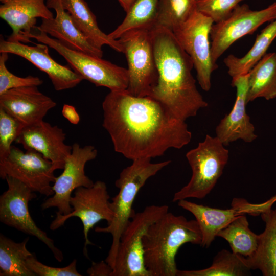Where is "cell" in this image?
Segmentation results:
<instances>
[{
	"mask_svg": "<svg viewBox=\"0 0 276 276\" xmlns=\"http://www.w3.org/2000/svg\"><path fill=\"white\" fill-rule=\"evenodd\" d=\"M102 106V126L114 151L127 159L160 156L191 140L185 121L150 96L135 97L127 90L110 91Z\"/></svg>",
	"mask_w": 276,
	"mask_h": 276,
	"instance_id": "1",
	"label": "cell"
},
{
	"mask_svg": "<svg viewBox=\"0 0 276 276\" xmlns=\"http://www.w3.org/2000/svg\"><path fill=\"white\" fill-rule=\"evenodd\" d=\"M150 31L158 79L148 96L162 103L175 117L186 121L208 106L192 74L193 61L172 32L162 28Z\"/></svg>",
	"mask_w": 276,
	"mask_h": 276,
	"instance_id": "2",
	"label": "cell"
},
{
	"mask_svg": "<svg viewBox=\"0 0 276 276\" xmlns=\"http://www.w3.org/2000/svg\"><path fill=\"white\" fill-rule=\"evenodd\" d=\"M202 236L196 220L168 212L153 223L143 239L144 259L151 276H176L175 257L179 248L200 245Z\"/></svg>",
	"mask_w": 276,
	"mask_h": 276,
	"instance_id": "3",
	"label": "cell"
},
{
	"mask_svg": "<svg viewBox=\"0 0 276 276\" xmlns=\"http://www.w3.org/2000/svg\"><path fill=\"white\" fill-rule=\"evenodd\" d=\"M150 158L132 160V164L120 172L115 186L118 193L112 199L110 207L114 216L112 221L104 227H96L97 233L110 234L112 243L105 261L113 269L122 234L134 215L132 206L135 199L146 182L162 169L170 164L165 160L153 163Z\"/></svg>",
	"mask_w": 276,
	"mask_h": 276,
	"instance_id": "4",
	"label": "cell"
},
{
	"mask_svg": "<svg viewBox=\"0 0 276 276\" xmlns=\"http://www.w3.org/2000/svg\"><path fill=\"white\" fill-rule=\"evenodd\" d=\"M186 156L192 176L189 182L174 194L173 202L190 198L202 199L209 194L227 163L229 151L217 137L206 134Z\"/></svg>",
	"mask_w": 276,
	"mask_h": 276,
	"instance_id": "5",
	"label": "cell"
},
{
	"mask_svg": "<svg viewBox=\"0 0 276 276\" xmlns=\"http://www.w3.org/2000/svg\"><path fill=\"white\" fill-rule=\"evenodd\" d=\"M30 37L55 50L72 70L96 86L105 87L110 91L127 89L129 82L127 68L101 57L71 49L43 32H33Z\"/></svg>",
	"mask_w": 276,
	"mask_h": 276,
	"instance_id": "6",
	"label": "cell"
},
{
	"mask_svg": "<svg viewBox=\"0 0 276 276\" xmlns=\"http://www.w3.org/2000/svg\"><path fill=\"white\" fill-rule=\"evenodd\" d=\"M118 40L127 61L129 82L127 91L135 97L148 96L158 79L150 30H130Z\"/></svg>",
	"mask_w": 276,
	"mask_h": 276,
	"instance_id": "7",
	"label": "cell"
},
{
	"mask_svg": "<svg viewBox=\"0 0 276 276\" xmlns=\"http://www.w3.org/2000/svg\"><path fill=\"white\" fill-rule=\"evenodd\" d=\"M168 210L166 205H151L134 214L121 237L112 276H151L144 262L143 237Z\"/></svg>",
	"mask_w": 276,
	"mask_h": 276,
	"instance_id": "8",
	"label": "cell"
},
{
	"mask_svg": "<svg viewBox=\"0 0 276 276\" xmlns=\"http://www.w3.org/2000/svg\"><path fill=\"white\" fill-rule=\"evenodd\" d=\"M213 21L196 10L190 17L172 32L177 41L191 58L201 88L208 91L211 75L218 68L212 58L210 42Z\"/></svg>",
	"mask_w": 276,
	"mask_h": 276,
	"instance_id": "9",
	"label": "cell"
},
{
	"mask_svg": "<svg viewBox=\"0 0 276 276\" xmlns=\"http://www.w3.org/2000/svg\"><path fill=\"white\" fill-rule=\"evenodd\" d=\"M8 189L0 196V221L5 225L34 236L44 243L58 262L63 259L62 251L54 245L46 232L39 228L33 220L29 202L36 197L35 192L19 180L7 176Z\"/></svg>",
	"mask_w": 276,
	"mask_h": 276,
	"instance_id": "10",
	"label": "cell"
},
{
	"mask_svg": "<svg viewBox=\"0 0 276 276\" xmlns=\"http://www.w3.org/2000/svg\"><path fill=\"white\" fill-rule=\"evenodd\" d=\"M109 198L106 185L102 181L98 180L90 187L76 189L70 199L72 211L66 215L56 212L50 229L56 230L64 225L69 218H79L83 227L85 240L83 252L87 257V246L93 244L88 238L90 230L101 220H106L108 224L113 219L114 213L110 207Z\"/></svg>",
	"mask_w": 276,
	"mask_h": 276,
	"instance_id": "11",
	"label": "cell"
},
{
	"mask_svg": "<svg viewBox=\"0 0 276 276\" xmlns=\"http://www.w3.org/2000/svg\"><path fill=\"white\" fill-rule=\"evenodd\" d=\"M276 19V2L260 10H252L249 6L239 4L223 21L213 24L210 32L211 56L217 64L218 58L236 40L253 33L266 22Z\"/></svg>",
	"mask_w": 276,
	"mask_h": 276,
	"instance_id": "12",
	"label": "cell"
},
{
	"mask_svg": "<svg viewBox=\"0 0 276 276\" xmlns=\"http://www.w3.org/2000/svg\"><path fill=\"white\" fill-rule=\"evenodd\" d=\"M52 163L39 152L12 145L9 154L0 160V177L14 178L34 192L45 196L54 194L52 183L56 176Z\"/></svg>",
	"mask_w": 276,
	"mask_h": 276,
	"instance_id": "13",
	"label": "cell"
},
{
	"mask_svg": "<svg viewBox=\"0 0 276 276\" xmlns=\"http://www.w3.org/2000/svg\"><path fill=\"white\" fill-rule=\"evenodd\" d=\"M97 154L94 146L81 147L78 143L73 144L71 153L65 159L63 172L56 177L52 185L54 194L42 203L41 209L56 208L57 212L60 214L70 213L73 210L70 204L72 193L79 187H90L94 183L85 174V166Z\"/></svg>",
	"mask_w": 276,
	"mask_h": 276,
	"instance_id": "14",
	"label": "cell"
},
{
	"mask_svg": "<svg viewBox=\"0 0 276 276\" xmlns=\"http://www.w3.org/2000/svg\"><path fill=\"white\" fill-rule=\"evenodd\" d=\"M8 53L20 56L47 74L56 91L73 88L83 78L71 67L56 62L50 55L49 46L34 43L31 46L25 43L0 39V53Z\"/></svg>",
	"mask_w": 276,
	"mask_h": 276,
	"instance_id": "15",
	"label": "cell"
},
{
	"mask_svg": "<svg viewBox=\"0 0 276 276\" xmlns=\"http://www.w3.org/2000/svg\"><path fill=\"white\" fill-rule=\"evenodd\" d=\"M178 205L195 217L199 227L202 239L200 246L209 247L217 234L237 216L248 214L259 215V204H252L242 198H234L228 209L213 208L186 199L178 201Z\"/></svg>",
	"mask_w": 276,
	"mask_h": 276,
	"instance_id": "16",
	"label": "cell"
},
{
	"mask_svg": "<svg viewBox=\"0 0 276 276\" xmlns=\"http://www.w3.org/2000/svg\"><path fill=\"white\" fill-rule=\"evenodd\" d=\"M66 133L57 125L41 121L23 128L16 143L25 150L40 153L52 164L55 171L63 169L66 158L71 154L72 145L65 144Z\"/></svg>",
	"mask_w": 276,
	"mask_h": 276,
	"instance_id": "17",
	"label": "cell"
},
{
	"mask_svg": "<svg viewBox=\"0 0 276 276\" xmlns=\"http://www.w3.org/2000/svg\"><path fill=\"white\" fill-rule=\"evenodd\" d=\"M56 105V102L35 86L13 88L0 95V107L24 127L43 121Z\"/></svg>",
	"mask_w": 276,
	"mask_h": 276,
	"instance_id": "18",
	"label": "cell"
},
{
	"mask_svg": "<svg viewBox=\"0 0 276 276\" xmlns=\"http://www.w3.org/2000/svg\"><path fill=\"white\" fill-rule=\"evenodd\" d=\"M231 84L236 89L233 107L215 129L216 136L225 146L239 139L250 143L257 137L246 109L248 103V74L233 78Z\"/></svg>",
	"mask_w": 276,
	"mask_h": 276,
	"instance_id": "19",
	"label": "cell"
},
{
	"mask_svg": "<svg viewBox=\"0 0 276 276\" xmlns=\"http://www.w3.org/2000/svg\"><path fill=\"white\" fill-rule=\"evenodd\" d=\"M0 17L11 27L7 40L24 43L31 42L30 36L36 28L37 19L54 18L44 0H3Z\"/></svg>",
	"mask_w": 276,
	"mask_h": 276,
	"instance_id": "20",
	"label": "cell"
},
{
	"mask_svg": "<svg viewBox=\"0 0 276 276\" xmlns=\"http://www.w3.org/2000/svg\"><path fill=\"white\" fill-rule=\"evenodd\" d=\"M49 9L55 11V17L41 19L36 29L54 37L65 47L76 51L102 57L103 51L93 45L76 27L70 14L63 7L61 0H47Z\"/></svg>",
	"mask_w": 276,
	"mask_h": 276,
	"instance_id": "21",
	"label": "cell"
},
{
	"mask_svg": "<svg viewBox=\"0 0 276 276\" xmlns=\"http://www.w3.org/2000/svg\"><path fill=\"white\" fill-rule=\"evenodd\" d=\"M61 2L76 27L93 45L100 49L108 45L118 52L123 53L119 41L110 38L99 28L95 15L84 0H61Z\"/></svg>",
	"mask_w": 276,
	"mask_h": 276,
	"instance_id": "22",
	"label": "cell"
},
{
	"mask_svg": "<svg viewBox=\"0 0 276 276\" xmlns=\"http://www.w3.org/2000/svg\"><path fill=\"white\" fill-rule=\"evenodd\" d=\"M265 223L259 234L257 250L251 258H245L250 269H259L264 276H276V209H269L261 214Z\"/></svg>",
	"mask_w": 276,
	"mask_h": 276,
	"instance_id": "23",
	"label": "cell"
},
{
	"mask_svg": "<svg viewBox=\"0 0 276 276\" xmlns=\"http://www.w3.org/2000/svg\"><path fill=\"white\" fill-rule=\"evenodd\" d=\"M276 98V53H266L248 73L247 102Z\"/></svg>",
	"mask_w": 276,
	"mask_h": 276,
	"instance_id": "24",
	"label": "cell"
},
{
	"mask_svg": "<svg viewBox=\"0 0 276 276\" xmlns=\"http://www.w3.org/2000/svg\"><path fill=\"white\" fill-rule=\"evenodd\" d=\"M276 38V19L264 28L256 38L252 48L243 57L229 55L223 62L232 78L247 74L266 54L268 48Z\"/></svg>",
	"mask_w": 276,
	"mask_h": 276,
	"instance_id": "25",
	"label": "cell"
},
{
	"mask_svg": "<svg viewBox=\"0 0 276 276\" xmlns=\"http://www.w3.org/2000/svg\"><path fill=\"white\" fill-rule=\"evenodd\" d=\"M29 238L15 242L0 235V275L36 276L28 268L27 261L33 253L27 248Z\"/></svg>",
	"mask_w": 276,
	"mask_h": 276,
	"instance_id": "26",
	"label": "cell"
},
{
	"mask_svg": "<svg viewBox=\"0 0 276 276\" xmlns=\"http://www.w3.org/2000/svg\"><path fill=\"white\" fill-rule=\"evenodd\" d=\"M217 237L227 241L232 252L246 258L252 257L258 247L259 236L249 228L246 214L237 216Z\"/></svg>",
	"mask_w": 276,
	"mask_h": 276,
	"instance_id": "27",
	"label": "cell"
},
{
	"mask_svg": "<svg viewBox=\"0 0 276 276\" xmlns=\"http://www.w3.org/2000/svg\"><path fill=\"white\" fill-rule=\"evenodd\" d=\"M245 258L226 249L214 257L212 265L199 270H178L176 276H245L250 274Z\"/></svg>",
	"mask_w": 276,
	"mask_h": 276,
	"instance_id": "28",
	"label": "cell"
},
{
	"mask_svg": "<svg viewBox=\"0 0 276 276\" xmlns=\"http://www.w3.org/2000/svg\"><path fill=\"white\" fill-rule=\"evenodd\" d=\"M159 0H136L126 12L123 21L108 34L117 40L127 31L135 29L152 30L156 17Z\"/></svg>",
	"mask_w": 276,
	"mask_h": 276,
	"instance_id": "29",
	"label": "cell"
},
{
	"mask_svg": "<svg viewBox=\"0 0 276 276\" xmlns=\"http://www.w3.org/2000/svg\"><path fill=\"white\" fill-rule=\"evenodd\" d=\"M196 10V0H159L153 28L173 32Z\"/></svg>",
	"mask_w": 276,
	"mask_h": 276,
	"instance_id": "30",
	"label": "cell"
},
{
	"mask_svg": "<svg viewBox=\"0 0 276 276\" xmlns=\"http://www.w3.org/2000/svg\"><path fill=\"white\" fill-rule=\"evenodd\" d=\"M24 126L0 107V160L9 153L12 144L16 142Z\"/></svg>",
	"mask_w": 276,
	"mask_h": 276,
	"instance_id": "31",
	"label": "cell"
},
{
	"mask_svg": "<svg viewBox=\"0 0 276 276\" xmlns=\"http://www.w3.org/2000/svg\"><path fill=\"white\" fill-rule=\"evenodd\" d=\"M9 53L3 52L0 55V95L13 88L26 86H38L43 81L36 76H28L25 77L17 76L10 72L7 67L6 62Z\"/></svg>",
	"mask_w": 276,
	"mask_h": 276,
	"instance_id": "32",
	"label": "cell"
},
{
	"mask_svg": "<svg viewBox=\"0 0 276 276\" xmlns=\"http://www.w3.org/2000/svg\"><path fill=\"white\" fill-rule=\"evenodd\" d=\"M243 0H196V8L217 24L227 18Z\"/></svg>",
	"mask_w": 276,
	"mask_h": 276,
	"instance_id": "33",
	"label": "cell"
},
{
	"mask_svg": "<svg viewBox=\"0 0 276 276\" xmlns=\"http://www.w3.org/2000/svg\"><path fill=\"white\" fill-rule=\"evenodd\" d=\"M28 268L36 276H81L77 270V260L74 259L64 267H54L46 265L38 261L33 254L27 261Z\"/></svg>",
	"mask_w": 276,
	"mask_h": 276,
	"instance_id": "34",
	"label": "cell"
},
{
	"mask_svg": "<svg viewBox=\"0 0 276 276\" xmlns=\"http://www.w3.org/2000/svg\"><path fill=\"white\" fill-rule=\"evenodd\" d=\"M86 272L90 276H112L113 268L106 261L93 262Z\"/></svg>",
	"mask_w": 276,
	"mask_h": 276,
	"instance_id": "35",
	"label": "cell"
},
{
	"mask_svg": "<svg viewBox=\"0 0 276 276\" xmlns=\"http://www.w3.org/2000/svg\"><path fill=\"white\" fill-rule=\"evenodd\" d=\"M63 116L71 123L76 125L80 122V116L75 108L71 105L65 104L62 110Z\"/></svg>",
	"mask_w": 276,
	"mask_h": 276,
	"instance_id": "36",
	"label": "cell"
},
{
	"mask_svg": "<svg viewBox=\"0 0 276 276\" xmlns=\"http://www.w3.org/2000/svg\"><path fill=\"white\" fill-rule=\"evenodd\" d=\"M124 10L127 12L136 0H118Z\"/></svg>",
	"mask_w": 276,
	"mask_h": 276,
	"instance_id": "37",
	"label": "cell"
},
{
	"mask_svg": "<svg viewBox=\"0 0 276 276\" xmlns=\"http://www.w3.org/2000/svg\"><path fill=\"white\" fill-rule=\"evenodd\" d=\"M0 1H1V2H2V1H3V0H0Z\"/></svg>",
	"mask_w": 276,
	"mask_h": 276,
	"instance_id": "38",
	"label": "cell"
},
{
	"mask_svg": "<svg viewBox=\"0 0 276 276\" xmlns=\"http://www.w3.org/2000/svg\"></svg>",
	"mask_w": 276,
	"mask_h": 276,
	"instance_id": "39",
	"label": "cell"
}]
</instances>
